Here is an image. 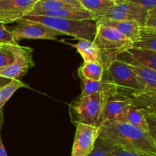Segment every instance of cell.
<instances>
[{"instance_id":"30","label":"cell","mask_w":156,"mask_h":156,"mask_svg":"<svg viewBox=\"0 0 156 156\" xmlns=\"http://www.w3.org/2000/svg\"><path fill=\"white\" fill-rule=\"evenodd\" d=\"M60 1L63 2L68 3V4L72 5L75 6L76 8H81V9H83L81 5L80 2H79V0H60Z\"/></svg>"},{"instance_id":"22","label":"cell","mask_w":156,"mask_h":156,"mask_svg":"<svg viewBox=\"0 0 156 156\" xmlns=\"http://www.w3.org/2000/svg\"><path fill=\"white\" fill-rule=\"evenodd\" d=\"M27 87V85L19 79H12L10 82L0 88V111L2 110L3 106L13 95L14 93L21 88Z\"/></svg>"},{"instance_id":"32","label":"cell","mask_w":156,"mask_h":156,"mask_svg":"<svg viewBox=\"0 0 156 156\" xmlns=\"http://www.w3.org/2000/svg\"><path fill=\"white\" fill-rule=\"evenodd\" d=\"M114 2H115L117 4H119V3H121V2H125L126 0H114Z\"/></svg>"},{"instance_id":"18","label":"cell","mask_w":156,"mask_h":156,"mask_svg":"<svg viewBox=\"0 0 156 156\" xmlns=\"http://www.w3.org/2000/svg\"><path fill=\"white\" fill-rule=\"evenodd\" d=\"M147 114L148 111L131 105L126 115V122L140 128L151 135V131L148 124Z\"/></svg>"},{"instance_id":"19","label":"cell","mask_w":156,"mask_h":156,"mask_svg":"<svg viewBox=\"0 0 156 156\" xmlns=\"http://www.w3.org/2000/svg\"><path fill=\"white\" fill-rule=\"evenodd\" d=\"M72 46L77 50L78 53L83 59L84 62H100L98 50L94 43L91 41L87 40H79L77 44H73Z\"/></svg>"},{"instance_id":"4","label":"cell","mask_w":156,"mask_h":156,"mask_svg":"<svg viewBox=\"0 0 156 156\" xmlns=\"http://www.w3.org/2000/svg\"><path fill=\"white\" fill-rule=\"evenodd\" d=\"M116 93V92H115ZM114 93L99 92L79 98L70 105V114L73 122L98 127L102 111L110 95Z\"/></svg>"},{"instance_id":"12","label":"cell","mask_w":156,"mask_h":156,"mask_svg":"<svg viewBox=\"0 0 156 156\" xmlns=\"http://www.w3.org/2000/svg\"><path fill=\"white\" fill-rule=\"evenodd\" d=\"M27 15H37V16H47L52 18H64L71 20H95L93 14L85 9L81 8H62L55 10L40 11V12H30Z\"/></svg>"},{"instance_id":"17","label":"cell","mask_w":156,"mask_h":156,"mask_svg":"<svg viewBox=\"0 0 156 156\" xmlns=\"http://www.w3.org/2000/svg\"><path fill=\"white\" fill-rule=\"evenodd\" d=\"M128 66L136 76L140 83L144 86L145 90L156 91V70H153L147 67L130 66Z\"/></svg>"},{"instance_id":"15","label":"cell","mask_w":156,"mask_h":156,"mask_svg":"<svg viewBox=\"0 0 156 156\" xmlns=\"http://www.w3.org/2000/svg\"><path fill=\"white\" fill-rule=\"evenodd\" d=\"M131 105L151 113H156V91L144 90L141 92L128 93Z\"/></svg>"},{"instance_id":"21","label":"cell","mask_w":156,"mask_h":156,"mask_svg":"<svg viewBox=\"0 0 156 156\" xmlns=\"http://www.w3.org/2000/svg\"><path fill=\"white\" fill-rule=\"evenodd\" d=\"M79 77L91 81H101L104 77L105 69L98 62H84L78 70Z\"/></svg>"},{"instance_id":"3","label":"cell","mask_w":156,"mask_h":156,"mask_svg":"<svg viewBox=\"0 0 156 156\" xmlns=\"http://www.w3.org/2000/svg\"><path fill=\"white\" fill-rule=\"evenodd\" d=\"M22 18L41 23L62 34L72 36L78 40H87L93 42L97 32L95 20L79 21L37 15H26Z\"/></svg>"},{"instance_id":"27","label":"cell","mask_w":156,"mask_h":156,"mask_svg":"<svg viewBox=\"0 0 156 156\" xmlns=\"http://www.w3.org/2000/svg\"><path fill=\"white\" fill-rule=\"evenodd\" d=\"M143 27L156 29V8L148 11Z\"/></svg>"},{"instance_id":"13","label":"cell","mask_w":156,"mask_h":156,"mask_svg":"<svg viewBox=\"0 0 156 156\" xmlns=\"http://www.w3.org/2000/svg\"><path fill=\"white\" fill-rule=\"evenodd\" d=\"M97 24L107 26L115 29L133 43L136 42L140 37V31L141 25L135 21H114V20L100 19L95 20Z\"/></svg>"},{"instance_id":"6","label":"cell","mask_w":156,"mask_h":156,"mask_svg":"<svg viewBox=\"0 0 156 156\" xmlns=\"http://www.w3.org/2000/svg\"><path fill=\"white\" fill-rule=\"evenodd\" d=\"M131 100L128 92L119 89L109 96L102 111L98 127L106 123L126 122Z\"/></svg>"},{"instance_id":"31","label":"cell","mask_w":156,"mask_h":156,"mask_svg":"<svg viewBox=\"0 0 156 156\" xmlns=\"http://www.w3.org/2000/svg\"><path fill=\"white\" fill-rule=\"evenodd\" d=\"M10 82H11V79H6V78L1 77V76H0V88H2V87L5 85L6 84H8Z\"/></svg>"},{"instance_id":"1","label":"cell","mask_w":156,"mask_h":156,"mask_svg":"<svg viewBox=\"0 0 156 156\" xmlns=\"http://www.w3.org/2000/svg\"><path fill=\"white\" fill-rule=\"evenodd\" d=\"M98 137L124 150L156 155V139L126 122L104 123L98 127Z\"/></svg>"},{"instance_id":"9","label":"cell","mask_w":156,"mask_h":156,"mask_svg":"<svg viewBox=\"0 0 156 156\" xmlns=\"http://www.w3.org/2000/svg\"><path fill=\"white\" fill-rule=\"evenodd\" d=\"M39 0H1L0 22L10 24L28 15Z\"/></svg>"},{"instance_id":"14","label":"cell","mask_w":156,"mask_h":156,"mask_svg":"<svg viewBox=\"0 0 156 156\" xmlns=\"http://www.w3.org/2000/svg\"><path fill=\"white\" fill-rule=\"evenodd\" d=\"M80 79L82 82V93L79 98L87 97L99 92L115 93L119 90L105 76L101 81H91L82 77H80Z\"/></svg>"},{"instance_id":"8","label":"cell","mask_w":156,"mask_h":156,"mask_svg":"<svg viewBox=\"0 0 156 156\" xmlns=\"http://www.w3.org/2000/svg\"><path fill=\"white\" fill-rule=\"evenodd\" d=\"M16 22H18V24L11 30L14 41L16 44H18L22 39L56 40L58 36L62 35L59 32L41 23L24 18H21Z\"/></svg>"},{"instance_id":"23","label":"cell","mask_w":156,"mask_h":156,"mask_svg":"<svg viewBox=\"0 0 156 156\" xmlns=\"http://www.w3.org/2000/svg\"><path fill=\"white\" fill-rule=\"evenodd\" d=\"M114 148L109 142L98 137L92 150L87 156H112Z\"/></svg>"},{"instance_id":"24","label":"cell","mask_w":156,"mask_h":156,"mask_svg":"<svg viewBox=\"0 0 156 156\" xmlns=\"http://www.w3.org/2000/svg\"><path fill=\"white\" fill-rule=\"evenodd\" d=\"M14 61L11 44H0V69L9 66Z\"/></svg>"},{"instance_id":"5","label":"cell","mask_w":156,"mask_h":156,"mask_svg":"<svg viewBox=\"0 0 156 156\" xmlns=\"http://www.w3.org/2000/svg\"><path fill=\"white\" fill-rule=\"evenodd\" d=\"M104 76L118 89L128 93L144 91L145 88L126 64L115 60L105 71Z\"/></svg>"},{"instance_id":"20","label":"cell","mask_w":156,"mask_h":156,"mask_svg":"<svg viewBox=\"0 0 156 156\" xmlns=\"http://www.w3.org/2000/svg\"><path fill=\"white\" fill-rule=\"evenodd\" d=\"M132 47L156 51V29L141 26L140 37L138 41L133 43Z\"/></svg>"},{"instance_id":"25","label":"cell","mask_w":156,"mask_h":156,"mask_svg":"<svg viewBox=\"0 0 156 156\" xmlns=\"http://www.w3.org/2000/svg\"><path fill=\"white\" fill-rule=\"evenodd\" d=\"M12 31L5 27V24L0 22V44H15Z\"/></svg>"},{"instance_id":"10","label":"cell","mask_w":156,"mask_h":156,"mask_svg":"<svg viewBox=\"0 0 156 156\" xmlns=\"http://www.w3.org/2000/svg\"><path fill=\"white\" fill-rule=\"evenodd\" d=\"M98 137V127L77 123L71 156H87Z\"/></svg>"},{"instance_id":"26","label":"cell","mask_w":156,"mask_h":156,"mask_svg":"<svg viewBox=\"0 0 156 156\" xmlns=\"http://www.w3.org/2000/svg\"><path fill=\"white\" fill-rule=\"evenodd\" d=\"M112 156H156V155L136 151H127L115 147L113 151Z\"/></svg>"},{"instance_id":"28","label":"cell","mask_w":156,"mask_h":156,"mask_svg":"<svg viewBox=\"0 0 156 156\" xmlns=\"http://www.w3.org/2000/svg\"><path fill=\"white\" fill-rule=\"evenodd\" d=\"M126 1L143 8L147 11L156 8V0H126Z\"/></svg>"},{"instance_id":"7","label":"cell","mask_w":156,"mask_h":156,"mask_svg":"<svg viewBox=\"0 0 156 156\" xmlns=\"http://www.w3.org/2000/svg\"><path fill=\"white\" fill-rule=\"evenodd\" d=\"M14 53V61L11 65L0 69L1 77L12 79H19L34 66L33 60V49L22 47L18 44H11Z\"/></svg>"},{"instance_id":"16","label":"cell","mask_w":156,"mask_h":156,"mask_svg":"<svg viewBox=\"0 0 156 156\" xmlns=\"http://www.w3.org/2000/svg\"><path fill=\"white\" fill-rule=\"evenodd\" d=\"M85 10L94 15L95 20L105 14L111 12L117 3L114 0H79Z\"/></svg>"},{"instance_id":"11","label":"cell","mask_w":156,"mask_h":156,"mask_svg":"<svg viewBox=\"0 0 156 156\" xmlns=\"http://www.w3.org/2000/svg\"><path fill=\"white\" fill-rule=\"evenodd\" d=\"M117 59L130 66L147 67L156 70V51L131 47L120 53Z\"/></svg>"},{"instance_id":"29","label":"cell","mask_w":156,"mask_h":156,"mask_svg":"<svg viewBox=\"0 0 156 156\" xmlns=\"http://www.w3.org/2000/svg\"><path fill=\"white\" fill-rule=\"evenodd\" d=\"M2 124V110L0 111V156H8L1 137Z\"/></svg>"},{"instance_id":"33","label":"cell","mask_w":156,"mask_h":156,"mask_svg":"<svg viewBox=\"0 0 156 156\" xmlns=\"http://www.w3.org/2000/svg\"><path fill=\"white\" fill-rule=\"evenodd\" d=\"M0 1H1V0H0Z\"/></svg>"},{"instance_id":"2","label":"cell","mask_w":156,"mask_h":156,"mask_svg":"<svg viewBox=\"0 0 156 156\" xmlns=\"http://www.w3.org/2000/svg\"><path fill=\"white\" fill-rule=\"evenodd\" d=\"M93 43L98 50L100 63L105 71L111 62L117 60L120 53L131 48L133 44L115 29L101 24H97V32Z\"/></svg>"}]
</instances>
